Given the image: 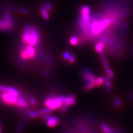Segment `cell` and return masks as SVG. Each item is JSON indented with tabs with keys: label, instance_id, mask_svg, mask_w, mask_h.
<instances>
[{
	"label": "cell",
	"instance_id": "1",
	"mask_svg": "<svg viewBox=\"0 0 133 133\" xmlns=\"http://www.w3.org/2000/svg\"><path fill=\"white\" fill-rule=\"evenodd\" d=\"M22 39L24 44L37 46L40 41V33L34 26L27 24L22 33Z\"/></svg>",
	"mask_w": 133,
	"mask_h": 133
},
{
	"label": "cell",
	"instance_id": "2",
	"mask_svg": "<svg viewBox=\"0 0 133 133\" xmlns=\"http://www.w3.org/2000/svg\"><path fill=\"white\" fill-rule=\"evenodd\" d=\"M44 105L46 107L51 108L53 110L59 109L63 104L61 100L54 95L49 96L44 101Z\"/></svg>",
	"mask_w": 133,
	"mask_h": 133
},
{
	"label": "cell",
	"instance_id": "3",
	"mask_svg": "<svg viewBox=\"0 0 133 133\" xmlns=\"http://www.w3.org/2000/svg\"><path fill=\"white\" fill-rule=\"evenodd\" d=\"M18 97L6 92H1L0 94V99L6 104L10 105H15L17 101Z\"/></svg>",
	"mask_w": 133,
	"mask_h": 133
},
{
	"label": "cell",
	"instance_id": "4",
	"mask_svg": "<svg viewBox=\"0 0 133 133\" xmlns=\"http://www.w3.org/2000/svg\"><path fill=\"white\" fill-rule=\"evenodd\" d=\"M81 19L88 26H90V8L88 6H83L81 9Z\"/></svg>",
	"mask_w": 133,
	"mask_h": 133
},
{
	"label": "cell",
	"instance_id": "5",
	"mask_svg": "<svg viewBox=\"0 0 133 133\" xmlns=\"http://www.w3.org/2000/svg\"><path fill=\"white\" fill-rule=\"evenodd\" d=\"M81 76L83 79L87 82H95L96 79V76L93 71L88 68H85L81 72Z\"/></svg>",
	"mask_w": 133,
	"mask_h": 133
},
{
	"label": "cell",
	"instance_id": "6",
	"mask_svg": "<svg viewBox=\"0 0 133 133\" xmlns=\"http://www.w3.org/2000/svg\"><path fill=\"white\" fill-rule=\"evenodd\" d=\"M58 97L61 100L63 103H64L69 107L74 105L76 104V95L74 94H70L66 97L59 95Z\"/></svg>",
	"mask_w": 133,
	"mask_h": 133
},
{
	"label": "cell",
	"instance_id": "7",
	"mask_svg": "<svg viewBox=\"0 0 133 133\" xmlns=\"http://www.w3.org/2000/svg\"><path fill=\"white\" fill-rule=\"evenodd\" d=\"M101 127L104 133H123V131L121 129L111 128L105 123H102Z\"/></svg>",
	"mask_w": 133,
	"mask_h": 133
},
{
	"label": "cell",
	"instance_id": "8",
	"mask_svg": "<svg viewBox=\"0 0 133 133\" xmlns=\"http://www.w3.org/2000/svg\"><path fill=\"white\" fill-rule=\"evenodd\" d=\"M0 91L1 92H6L14 95L16 97H19L20 95L19 91L13 87H7L2 84H0Z\"/></svg>",
	"mask_w": 133,
	"mask_h": 133
},
{
	"label": "cell",
	"instance_id": "9",
	"mask_svg": "<svg viewBox=\"0 0 133 133\" xmlns=\"http://www.w3.org/2000/svg\"><path fill=\"white\" fill-rule=\"evenodd\" d=\"M14 27V22H8L5 19H0V31H9Z\"/></svg>",
	"mask_w": 133,
	"mask_h": 133
},
{
	"label": "cell",
	"instance_id": "10",
	"mask_svg": "<svg viewBox=\"0 0 133 133\" xmlns=\"http://www.w3.org/2000/svg\"><path fill=\"white\" fill-rule=\"evenodd\" d=\"M61 122L60 119L55 116L51 115L48 120H47V125L49 128H54L59 124Z\"/></svg>",
	"mask_w": 133,
	"mask_h": 133
},
{
	"label": "cell",
	"instance_id": "11",
	"mask_svg": "<svg viewBox=\"0 0 133 133\" xmlns=\"http://www.w3.org/2000/svg\"><path fill=\"white\" fill-rule=\"evenodd\" d=\"M15 105L20 108H22L24 109L26 108L28 106V103L27 102V100L25 99L23 97L19 96L18 97L17 101Z\"/></svg>",
	"mask_w": 133,
	"mask_h": 133
},
{
	"label": "cell",
	"instance_id": "12",
	"mask_svg": "<svg viewBox=\"0 0 133 133\" xmlns=\"http://www.w3.org/2000/svg\"><path fill=\"white\" fill-rule=\"evenodd\" d=\"M3 15L4 19L5 20L7 21L8 22H14L13 19H12L11 15L9 13V11H8V7L6 6H4L3 8Z\"/></svg>",
	"mask_w": 133,
	"mask_h": 133
},
{
	"label": "cell",
	"instance_id": "13",
	"mask_svg": "<svg viewBox=\"0 0 133 133\" xmlns=\"http://www.w3.org/2000/svg\"><path fill=\"white\" fill-rule=\"evenodd\" d=\"M26 49H27L29 57L30 58V59H32L35 58L36 56V52L34 46L31 45H28L26 47Z\"/></svg>",
	"mask_w": 133,
	"mask_h": 133
},
{
	"label": "cell",
	"instance_id": "14",
	"mask_svg": "<svg viewBox=\"0 0 133 133\" xmlns=\"http://www.w3.org/2000/svg\"><path fill=\"white\" fill-rule=\"evenodd\" d=\"M20 56L22 59L24 61H28L30 59V58L29 57V55L27 51L26 47H22V48L21 49Z\"/></svg>",
	"mask_w": 133,
	"mask_h": 133
},
{
	"label": "cell",
	"instance_id": "15",
	"mask_svg": "<svg viewBox=\"0 0 133 133\" xmlns=\"http://www.w3.org/2000/svg\"><path fill=\"white\" fill-rule=\"evenodd\" d=\"M105 79V89L108 92H110L112 89V83L111 79L108 78L107 77H104Z\"/></svg>",
	"mask_w": 133,
	"mask_h": 133
},
{
	"label": "cell",
	"instance_id": "16",
	"mask_svg": "<svg viewBox=\"0 0 133 133\" xmlns=\"http://www.w3.org/2000/svg\"><path fill=\"white\" fill-rule=\"evenodd\" d=\"M104 47H105V43L102 41L98 42L95 45V51L99 53L103 51V49L104 48Z\"/></svg>",
	"mask_w": 133,
	"mask_h": 133
},
{
	"label": "cell",
	"instance_id": "17",
	"mask_svg": "<svg viewBox=\"0 0 133 133\" xmlns=\"http://www.w3.org/2000/svg\"><path fill=\"white\" fill-rule=\"evenodd\" d=\"M99 55L101 58H102V62H103V64L105 68H109V62H108L107 59L105 57V56L104 55V53L103 51L101 52V53H99Z\"/></svg>",
	"mask_w": 133,
	"mask_h": 133
},
{
	"label": "cell",
	"instance_id": "18",
	"mask_svg": "<svg viewBox=\"0 0 133 133\" xmlns=\"http://www.w3.org/2000/svg\"><path fill=\"white\" fill-rule=\"evenodd\" d=\"M41 12H42V16L43 19L45 20L48 19L49 17V16L48 14V12L47 11V10L46 9V8L45 7L44 5L41 6Z\"/></svg>",
	"mask_w": 133,
	"mask_h": 133
},
{
	"label": "cell",
	"instance_id": "19",
	"mask_svg": "<svg viewBox=\"0 0 133 133\" xmlns=\"http://www.w3.org/2000/svg\"><path fill=\"white\" fill-rule=\"evenodd\" d=\"M105 72L106 73V77H107L110 79H112L114 78V73L111 69L109 68H105Z\"/></svg>",
	"mask_w": 133,
	"mask_h": 133
},
{
	"label": "cell",
	"instance_id": "20",
	"mask_svg": "<svg viewBox=\"0 0 133 133\" xmlns=\"http://www.w3.org/2000/svg\"><path fill=\"white\" fill-rule=\"evenodd\" d=\"M95 86V82H87V84L84 86V90L85 91H89L91 90H92L94 88Z\"/></svg>",
	"mask_w": 133,
	"mask_h": 133
},
{
	"label": "cell",
	"instance_id": "21",
	"mask_svg": "<svg viewBox=\"0 0 133 133\" xmlns=\"http://www.w3.org/2000/svg\"><path fill=\"white\" fill-rule=\"evenodd\" d=\"M105 82V79L104 77H99L95 81V85L97 87H100Z\"/></svg>",
	"mask_w": 133,
	"mask_h": 133
},
{
	"label": "cell",
	"instance_id": "22",
	"mask_svg": "<svg viewBox=\"0 0 133 133\" xmlns=\"http://www.w3.org/2000/svg\"><path fill=\"white\" fill-rule=\"evenodd\" d=\"M41 114V111H31L29 112L28 116L31 118H35L40 116Z\"/></svg>",
	"mask_w": 133,
	"mask_h": 133
},
{
	"label": "cell",
	"instance_id": "23",
	"mask_svg": "<svg viewBox=\"0 0 133 133\" xmlns=\"http://www.w3.org/2000/svg\"><path fill=\"white\" fill-rule=\"evenodd\" d=\"M10 9L15 11H18L19 12H22L23 14H28V10L27 9H25V8H20V7H10Z\"/></svg>",
	"mask_w": 133,
	"mask_h": 133
},
{
	"label": "cell",
	"instance_id": "24",
	"mask_svg": "<svg viewBox=\"0 0 133 133\" xmlns=\"http://www.w3.org/2000/svg\"><path fill=\"white\" fill-rule=\"evenodd\" d=\"M69 42H70V43L72 45H77L79 43V39L77 36H73L70 38Z\"/></svg>",
	"mask_w": 133,
	"mask_h": 133
},
{
	"label": "cell",
	"instance_id": "25",
	"mask_svg": "<svg viewBox=\"0 0 133 133\" xmlns=\"http://www.w3.org/2000/svg\"><path fill=\"white\" fill-rule=\"evenodd\" d=\"M122 101L119 98H115L113 101V104L116 107H120L122 105Z\"/></svg>",
	"mask_w": 133,
	"mask_h": 133
},
{
	"label": "cell",
	"instance_id": "26",
	"mask_svg": "<svg viewBox=\"0 0 133 133\" xmlns=\"http://www.w3.org/2000/svg\"><path fill=\"white\" fill-rule=\"evenodd\" d=\"M41 113L42 114H48L49 113H51V112L53 111V109H52L51 108L46 107L45 108H43V109H41Z\"/></svg>",
	"mask_w": 133,
	"mask_h": 133
},
{
	"label": "cell",
	"instance_id": "27",
	"mask_svg": "<svg viewBox=\"0 0 133 133\" xmlns=\"http://www.w3.org/2000/svg\"><path fill=\"white\" fill-rule=\"evenodd\" d=\"M68 107H69V106L65 104L64 103H63L62 104V105H61V107L59 108V110L61 112H64L68 110Z\"/></svg>",
	"mask_w": 133,
	"mask_h": 133
},
{
	"label": "cell",
	"instance_id": "28",
	"mask_svg": "<svg viewBox=\"0 0 133 133\" xmlns=\"http://www.w3.org/2000/svg\"><path fill=\"white\" fill-rule=\"evenodd\" d=\"M70 55H71L70 53H69L68 51H65L63 53V55H62V57H63V58L64 59H65L66 61V60L68 61V59H69V58L70 56Z\"/></svg>",
	"mask_w": 133,
	"mask_h": 133
},
{
	"label": "cell",
	"instance_id": "29",
	"mask_svg": "<svg viewBox=\"0 0 133 133\" xmlns=\"http://www.w3.org/2000/svg\"><path fill=\"white\" fill-rule=\"evenodd\" d=\"M68 61L69 63H74L75 61H76V57H75V56L73 55H72L71 54V55H70L69 59H68Z\"/></svg>",
	"mask_w": 133,
	"mask_h": 133
},
{
	"label": "cell",
	"instance_id": "30",
	"mask_svg": "<svg viewBox=\"0 0 133 133\" xmlns=\"http://www.w3.org/2000/svg\"><path fill=\"white\" fill-rule=\"evenodd\" d=\"M44 6L46 8V9L48 10V11H51L52 10V5L49 2H46L44 4Z\"/></svg>",
	"mask_w": 133,
	"mask_h": 133
},
{
	"label": "cell",
	"instance_id": "31",
	"mask_svg": "<svg viewBox=\"0 0 133 133\" xmlns=\"http://www.w3.org/2000/svg\"><path fill=\"white\" fill-rule=\"evenodd\" d=\"M29 100H30V102L32 105H36V104L37 101H36V99L34 97H30V98H29Z\"/></svg>",
	"mask_w": 133,
	"mask_h": 133
},
{
	"label": "cell",
	"instance_id": "32",
	"mask_svg": "<svg viewBox=\"0 0 133 133\" xmlns=\"http://www.w3.org/2000/svg\"><path fill=\"white\" fill-rule=\"evenodd\" d=\"M128 98L130 101L133 102V92H129L128 94Z\"/></svg>",
	"mask_w": 133,
	"mask_h": 133
},
{
	"label": "cell",
	"instance_id": "33",
	"mask_svg": "<svg viewBox=\"0 0 133 133\" xmlns=\"http://www.w3.org/2000/svg\"><path fill=\"white\" fill-rule=\"evenodd\" d=\"M22 129H23V125L22 124H21L18 127L17 129V132L18 133L21 132V131H22Z\"/></svg>",
	"mask_w": 133,
	"mask_h": 133
},
{
	"label": "cell",
	"instance_id": "34",
	"mask_svg": "<svg viewBox=\"0 0 133 133\" xmlns=\"http://www.w3.org/2000/svg\"><path fill=\"white\" fill-rule=\"evenodd\" d=\"M43 74H44V76H49V72H48V71H44L43 72Z\"/></svg>",
	"mask_w": 133,
	"mask_h": 133
},
{
	"label": "cell",
	"instance_id": "35",
	"mask_svg": "<svg viewBox=\"0 0 133 133\" xmlns=\"http://www.w3.org/2000/svg\"><path fill=\"white\" fill-rule=\"evenodd\" d=\"M2 131V125L1 124H0V133H1Z\"/></svg>",
	"mask_w": 133,
	"mask_h": 133
}]
</instances>
